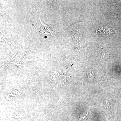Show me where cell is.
<instances>
[{
  "instance_id": "6da1fadb",
  "label": "cell",
  "mask_w": 121,
  "mask_h": 121,
  "mask_svg": "<svg viewBox=\"0 0 121 121\" xmlns=\"http://www.w3.org/2000/svg\"><path fill=\"white\" fill-rule=\"evenodd\" d=\"M99 31L101 32H102L104 35H110L113 33L112 29L109 28H107L105 27H101L99 28Z\"/></svg>"
},
{
  "instance_id": "7a4b0ae2",
  "label": "cell",
  "mask_w": 121,
  "mask_h": 121,
  "mask_svg": "<svg viewBox=\"0 0 121 121\" xmlns=\"http://www.w3.org/2000/svg\"><path fill=\"white\" fill-rule=\"evenodd\" d=\"M88 113H85L81 115L79 117V121H85L86 119L87 115Z\"/></svg>"
},
{
  "instance_id": "3957f363",
  "label": "cell",
  "mask_w": 121,
  "mask_h": 121,
  "mask_svg": "<svg viewBox=\"0 0 121 121\" xmlns=\"http://www.w3.org/2000/svg\"><path fill=\"white\" fill-rule=\"evenodd\" d=\"M87 76L89 79H93L94 77V74L92 71L87 73Z\"/></svg>"
}]
</instances>
